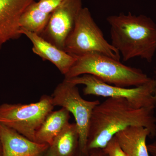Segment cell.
<instances>
[{
  "mask_svg": "<svg viewBox=\"0 0 156 156\" xmlns=\"http://www.w3.org/2000/svg\"><path fill=\"white\" fill-rule=\"evenodd\" d=\"M149 153L152 156H156V141L147 145Z\"/></svg>",
  "mask_w": 156,
  "mask_h": 156,
  "instance_id": "obj_19",
  "label": "cell"
},
{
  "mask_svg": "<svg viewBox=\"0 0 156 156\" xmlns=\"http://www.w3.org/2000/svg\"><path fill=\"white\" fill-rule=\"evenodd\" d=\"M51 14L39 9L34 1L25 9L19 20L20 28L41 35L48 25Z\"/></svg>",
  "mask_w": 156,
  "mask_h": 156,
  "instance_id": "obj_15",
  "label": "cell"
},
{
  "mask_svg": "<svg viewBox=\"0 0 156 156\" xmlns=\"http://www.w3.org/2000/svg\"><path fill=\"white\" fill-rule=\"evenodd\" d=\"M20 33L24 35L31 42L33 52L44 60L54 64L62 74H66L76 58L59 49L37 34L20 28Z\"/></svg>",
  "mask_w": 156,
  "mask_h": 156,
  "instance_id": "obj_11",
  "label": "cell"
},
{
  "mask_svg": "<svg viewBox=\"0 0 156 156\" xmlns=\"http://www.w3.org/2000/svg\"><path fill=\"white\" fill-rule=\"evenodd\" d=\"M45 153L44 156H57L55 149L52 145L49 146Z\"/></svg>",
  "mask_w": 156,
  "mask_h": 156,
  "instance_id": "obj_20",
  "label": "cell"
},
{
  "mask_svg": "<svg viewBox=\"0 0 156 156\" xmlns=\"http://www.w3.org/2000/svg\"><path fill=\"white\" fill-rule=\"evenodd\" d=\"M83 8L82 0H63L51 13L48 25L40 36L64 50L65 42Z\"/></svg>",
  "mask_w": 156,
  "mask_h": 156,
  "instance_id": "obj_8",
  "label": "cell"
},
{
  "mask_svg": "<svg viewBox=\"0 0 156 156\" xmlns=\"http://www.w3.org/2000/svg\"><path fill=\"white\" fill-rule=\"evenodd\" d=\"M87 156H108L104 149H95L89 151Z\"/></svg>",
  "mask_w": 156,
  "mask_h": 156,
  "instance_id": "obj_18",
  "label": "cell"
},
{
  "mask_svg": "<svg viewBox=\"0 0 156 156\" xmlns=\"http://www.w3.org/2000/svg\"><path fill=\"white\" fill-rule=\"evenodd\" d=\"M121 149L128 156H150L147 145V137L151 133L142 126H130L114 136Z\"/></svg>",
  "mask_w": 156,
  "mask_h": 156,
  "instance_id": "obj_12",
  "label": "cell"
},
{
  "mask_svg": "<svg viewBox=\"0 0 156 156\" xmlns=\"http://www.w3.org/2000/svg\"><path fill=\"white\" fill-rule=\"evenodd\" d=\"M0 156H3L2 145L1 138H0Z\"/></svg>",
  "mask_w": 156,
  "mask_h": 156,
  "instance_id": "obj_21",
  "label": "cell"
},
{
  "mask_svg": "<svg viewBox=\"0 0 156 156\" xmlns=\"http://www.w3.org/2000/svg\"><path fill=\"white\" fill-rule=\"evenodd\" d=\"M63 0H39L37 2L38 7L41 11L51 14L61 4Z\"/></svg>",
  "mask_w": 156,
  "mask_h": 156,
  "instance_id": "obj_16",
  "label": "cell"
},
{
  "mask_svg": "<svg viewBox=\"0 0 156 156\" xmlns=\"http://www.w3.org/2000/svg\"><path fill=\"white\" fill-rule=\"evenodd\" d=\"M104 150L108 156H128L121 149L115 136Z\"/></svg>",
  "mask_w": 156,
  "mask_h": 156,
  "instance_id": "obj_17",
  "label": "cell"
},
{
  "mask_svg": "<svg viewBox=\"0 0 156 156\" xmlns=\"http://www.w3.org/2000/svg\"><path fill=\"white\" fill-rule=\"evenodd\" d=\"M54 106L61 107L72 114L79 134V152L82 156H87V144L90 120L99 100L88 101L82 98L77 85L66 80L58 84L51 95Z\"/></svg>",
  "mask_w": 156,
  "mask_h": 156,
  "instance_id": "obj_7",
  "label": "cell"
},
{
  "mask_svg": "<svg viewBox=\"0 0 156 156\" xmlns=\"http://www.w3.org/2000/svg\"><path fill=\"white\" fill-rule=\"evenodd\" d=\"M70 113L62 108L50 112L35 134V142L52 145L54 139L69 123Z\"/></svg>",
  "mask_w": 156,
  "mask_h": 156,
  "instance_id": "obj_13",
  "label": "cell"
},
{
  "mask_svg": "<svg viewBox=\"0 0 156 156\" xmlns=\"http://www.w3.org/2000/svg\"><path fill=\"white\" fill-rule=\"evenodd\" d=\"M54 107L48 95L35 103H3L0 105V123L35 142L37 131Z\"/></svg>",
  "mask_w": 156,
  "mask_h": 156,
  "instance_id": "obj_6",
  "label": "cell"
},
{
  "mask_svg": "<svg viewBox=\"0 0 156 156\" xmlns=\"http://www.w3.org/2000/svg\"><path fill=\"white\" fill-rule=\"evenodd\" d=\"M130 126L145 127L150 131L151 137L156 136L154 109L135 108L125 98H108L92 112L87 150L104 149L118 132Z\"/></svg>",
  "mask_w": 156,
  "mask_h": 156,
  "instance_id": "obj_1",
  "label": "cell"
},
{
  "mask_svg": "<svg viewBox=\"0 0 156 156\" xmlns=\"http://www.w3.org/2000/svg\"><path fill=\"white\" fill-rule=\"evenodd\" d=\"M0 138L3 156H40L50 146L39 143L0 123Z\"/></svg>",
  "mask_w": 156,
  "mask_h": 156,
  "instance_id": "obj_10",
  "label": "cell"
},
{
  "mask_svg": "<svg viewBox=\"0 0 156 156\" xmlns=\"http://www.w3.org/2000/svg\"><path fill=\"white\" fill-rule=\"evenodd\" d=\"M110 26L111 44L122 54L124 61L140 57L151 62L156 52V24L143 14L111 15Z\"/></svg>",
  "mask_w": 156,
  "mask_h": 156,
  "instance_id": "obj_2",
  "label": "cell"
},
{
  "mask_svg": "<svg viewBox=\"0 0 156 156\" xmlns=\"http://www.w3.org/2000/svg\"><path fill=\"white\" fill-rule=\"evenodd\" d=\"M35 0H0V49L11 40L19 38V20L26 9Z\"/></svg>",
  "mask_w": 156,
  "mask_h": 156,
  "instance_id": "obj_9",
  "label": "cell"
},
{
  "mask_svg": "<svg viewBox=\"0 0 156 156\" xmlns=\"http://www.w3.org/2000/svg\"><path fill=\"white\" fill-rule=\"evenodd\" d=\"M76 85H83L84 95H93L126 99L136 108H156V79L152 78L147 83L131 88L109 85L89 74H83L70 79H64Z\"/></svg>",
  "mask_w": 156,
  "mask_h": 156,
  "instance_id": "obj_4",
  "label": "cell"
},
{
  "mask_svg": "<svg viewBox=\"0 0 156 156\" xmlns=\"http://www.w3.org/2000/svg\"><path fill=\"white\" fill-rule=\"evenodd\" d=\"M76 58L65 79L89 74L109 85L126 88L141 86L152 79L140 69L127 66L101 53H87Z\"/></svg>",
  "mask_w": 156,
  "mask_h": 156,
  "instance_id": "obj_3",
  "label": "cell"
},
{
  "mask_svg": "<svg viewBox=\"0 0 156 156\" xmlns=\"http://www.w3.org/2000/svg\"><path fill=\"white\" fill-rule=\"evenodd\" d=\"M51 145L54 147L57 156H75L77 148L79 151V131L76 123H69Z\"/></svg>",
  "mask_w": 156,
  "mask_h": 156,
  "instance_id": "obj_14",
  "label": "cell"
},
{
  "mask_svg": "<svg viewBox=\"0 0 156 156\" xmlns=\"http://www.w3.org/2000/svg\"><path fill=\"white\" fill-rule=\"evenodd\" d=\"M64 50L75 57L97 53L118 60L121 57L119 51L105 38L102 31L86 7L81 10L73 29L65 42Z\"/></svg>",
  "mask_w": 156,
  "mask_h": 156,
  "instance_id": "obj_5",
  "label": "cell"
}]
</instances>
